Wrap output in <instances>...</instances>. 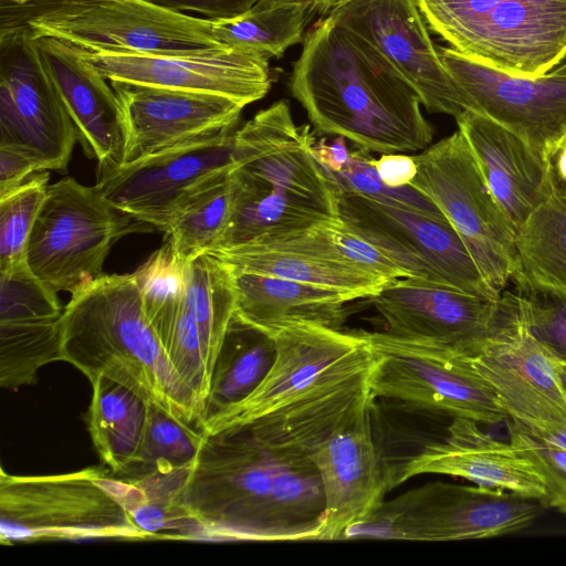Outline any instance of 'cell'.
<instances>
[{
    "label": "cell",
    "instance_id": "obj_47",
    "mask_svg": "<svg viewBox=\"0 0 566 566\" xmlns=\"http://www.w3.org/2000/svg\"><path fill=\"white\" fill-rule=\"evenodd\" d=\"M269 2L275 3H289V4H298L304 6L315 13H317L318 9L327 1V0H264Z\"/></svg>",
    "mask_w": 566,
    "mask_h": 566
},
{
    "label": "cell",
    "instance_id": "obj_32",
    "mask_svg": "<svg viewBox=\"0 0 566 566\" xmlns=\"http://www.w3.org/2000/svg\"><path fill=\"white\" fill-rule=\"evenodd\" d=\"M185 303L197 323L212 371L226 331L237 310V291L231 270L209 253L187 262Z\"/></svg>",
    "mask_w": 566,
    "mask_h": 566
},
{
    "label": "cell",
    "instance_id": "obj_39",
    "mask_svg": "<svg viewBox=\"0 0 566 566\" xmlns=\"http://www.w3.org/2000/svg\"><path fill=\"white\" fill-rule=\"evenodd\" d=\"M505 423L509 441L543 475L546 495L541 505L566 513V448L533 434L510 418Z\"/></svg>",
    "mask_w": 566,
    "mask_h": 566
},
{
    "label": "cell",
    "instance_id": "obj_23",
    "mask_svg": "<svg viewBox=\"0 0 566 566\" xmlns=\"http://www.w3.org/2000/svg\"><path fill=\"white\" fill-rule=\"evenodd\" d=\"M123 107L124 164L189 140L235 128L244 106L226 96L111 82ZM123 164V165H124Z\"/></svg>",
    "mask_w": 566,
    "mask_h": 566
},
{
    "label": "cell",
    "instance_id": "obj_40",
    "mask_svg": "<svg viewBox=\"0 0 566 566\" xmlns=\"http://www.w3.org/2000/svg\"><path fill=\"white\" fill-rule=\"evenodd\" d=\"M533 334L566 358V292L541 286L515 285Z\"/></svg>",
    "mask_w": 566,
    "mask_h": 566
},
{
    "label": "cell",
    "instance_id": "obj_41",
    "mask_svg": "<svg viewBox=\"0 0 566 566\" xmlns=\"http://www.w3.org/2000/svg\"><path fill=\"white\" fill-rule=\"evenodd\" d=\"M81 0H0V35L9 34Z\"/></svg>",
    "mask_w": 566,
    "mask_h": 566
},
{
    "label": "cell",
    "instance_id": "obj_4",
    "mask_svg": "<svg viewBox=\"0 0 566 566\" xmlns=\"http://www.w3.org/2000/svg\"><path fill=\"white\" fill-rule=\"evenodd\" d=\"M266 333L276 347L268 375L203 433L256 422L273 437H312L370 398L375 355L363 331L295 323Z\"/></svg>",
    "mask_w": 566,
    "mask_h": 566
},
{
    "label": "cell",
    "instance_id": "obj_29",
    "mask_svg": "<svg viewBox=\"0 0 566 566\" xmlns=\"http://www.w3.org/2000/svg\"><path fill=\"white\" fill-rule=\"evenodd\" d=\"M91 384L87 428L93 444L103 465L114 474L125 473L135 463L143 441L148 402L104 376Z\"/></svg>",
    "mask_w": 566,
    "mask_h": 566
},
{
    "label": "cell",
    "instance_id": "obj_46",
    "mask_svg": "<svg viewBox=\"0 0 566 566\" xmlns=\"http://www.w3.org/2000/svg\"><path fill=\"white\" fill-rule=\"evenodd\" d=\"M553 166L558 185L566 189V140L553 158Z\"/></svg>",
    "mask_w": 566,
    "mask_h": 566
},
{
    "label": "cell",
    "instance_id": "obj_42",
    "mask_svg": "<svg viewBox=\"0 0 566 566\" xmlns=\"http://www.w3.org/2000/svg\"><path fill=\"white\" fill-rule=\"evenodd\" d=\"M178 12H197L208 19H222L240 14L258 0H144Z\"/></svg>",
    "mask_w": 566,
    "mask_h": 566
},
{
    "label": "cell",
    "instance_id": "obj_43",
    "mask_svg": "<svg viewBox=\"0 0 566 566\" xmlns=\"http://www.w3.org/2000/svg\"><path fill=\"white\" fill-rule=\"evenodd\" d=\"M35 171L41 170L30 157L0 146V196L23 184Z\"/></svg>",
    "mask_w": 566,
    "mask_h": 566
},
{
    "label": "cell",
    "instance_id": "obj_7",
    "mask_svg": "<svg viewBox=\"0 0 566 566\" xmlns=\"http://www.w3.org/2000/svg\"><path fill=\"white\" fill-rule=\"evenodd\" d=\"M451 49L511 75L536 77L566 56V0H415Z\"/></svg>",
    "mask_w": 566,
    "mask_h": 566
},
{
    "label": "cell",
    "instance_id": "obj_28",
    "mask_svg": "<svg viewBox=\"0 0 566 566\" xmlns=\"http://www.w3.org/2000/svg\"><path fill=\"white\" fill-rule=\"evenodd\" d=\"M232 271L272 275L370 297L387 282L361 268L306 253L280 251L259 245H240L209 252Z\"/></svg>",
    "mask_w": 566,
    "mask_h": 566
},
{
    "label": "cell",
    "instance_id": "obj_1",
    "mask_svg": "<svg viewBox=\"0 0 566 566\" xmlns=\"http://www.w3.org/2000/svg\"><path fill=\"white\" fill-rule=\"evenodd\" d=\"M182 504L200 541H317L325 495L307 453L229 427L205 433Z\"/></svg>",
    "mask_w": 566,
    "mask_h": 566
},
{
    "label": "cell",
    "instance_id": "obj_14",
    "mask_svg": "<svg viewBox=\"0 0 566 566\" xmlns=\"http://www.w3.org/2000/svg\"><path fill=\"white\" fill-rule=\"evenodd\" d=\"M29 28L87 52L186 55L229 48L213 35L210 19L144 0H81Z\"/></svg>",
    "mask_w": 566,
    "mask_h": 566
},
{
    "label": "cell",
    "instance_id": "obj_30",
    "mask_svg": "<svg viewBox=\"0 0 566 566\" xmlns=\"http://www.w3.org/2000/svg\"><path fill=\"white\" fill-rule=\"evenodd\" d=\"M558 184V182H557ZM514 285L566 292V189L557 185L516 231Z\"/></svg>",
    "mask_w": 566,
    "mask_h": 566
},
{
    "label": "cell",
    "instance_id": "obj_24",
    "mask_svg": "<svg viewBox=\"0 0 566 566\" xmlns=\"http://www.w3.org/2000/svg\"><path fill=\"white\" fill-rule=\"evenodd\" d=\"M46 72L74 123L85 154L96 159L98 176L124 164L127 128L119 98L112 85L72 44L36 36Z\"/></svg>",
    "mask_w": 566,
    "mask_h": 566
},
{
    "label": "cell",
    "instance_id": "obj_21",
    "mask_svg": "<svg viewBox=\"0 0 566 566\" xmlns=\"http://www.w3.org/2000/svg\"><path fill=\"white\" fill-rule=\"evenodd\" d=\"M368 298L386 334L453 349L488 335L501 307V296L489 298L413 277L391 280Z\"/></svg>",
    "mask_w": 566,
    "mask_h": 566
},
{
    "label": "cell",
    "instance_id": "obj_44",
    "mask_svg": "<svg viewBox=\"0 0 566 566\" xmlns=\"http://www.w3.org/2000/svg\"><path fill=\"white\" fill-rule=\"evenodd\" d=\"M375 166L381 180L389 187L410 185L417 175V165L410 155L384 154L375 159Z\"/></svg>",
    "mask_w": 566,
    "mask_h": 566
},
{
    "label": "cell",
    "instance_id": "obj_45",
    "mask_svg": "<svg viewBox=\"0 0 566 566\" xmlns=\"http://www.w3.org/2000/svg\"><path fill=\"white\" fill-rule=\"evenodd\" d=\"M312 151L322 169L326 172H338L347 163L350 150L343 137H336L332 143L323 138L312 146Z\"/></svg>",
    "mask_w": 566,
    "mask_h": 566
},
{
    "label": "cell",
    "instance_id": "obj_6",
    "mask_svg": "<svg viewBox=\"0 0 566 566\" xmlns=\"http://www.w3.org/2000/svg\"><path fill=\"white\" fill-rule=\"evenodd\" d=\"M148 541L130 517L120 478L105 465L51 475L0 473L1 544Z\"/></svg>",
    "mask_w": 566,
    "mask_h": 566
},
{
    "label": "cell",
    "instance_id": "obj_17",
    "mask_svg": "<svg viewBox=\"0 0 566 566\" xmlns=\"http://www.w3.org/2000/svg\"><path fill=\"white\" fill-rule=\"evenodd\" d=\"M438 51L465 95L468 111L499 123L553 161L566 140V75L549 71L536 77L515 76L451 48Z\"/></svg>",
    "mask_w": 566,
    "mask_h": 566
},
{
    "label": "cell",
    "instance_id": "obj_36",
    "mask_svg": "<svg viewBox=\"0 0 566 566\" xmlns=\"http://www.w3.org/2000/svg\"><path fill=\"white\" fill-rule=\"evenodd\" d=\"M186 264L166 241L132 273L153 326L174 315L184 302Z\"/></svg>",
    "mask_w": 566,
    "mask_h": 566
},
{
    "label": "cell",
    "instance_id": "obj_35",
    "mask_svg": "<svg viewBox=\"0 0 566 566\" xmlns=\"http://www.w3.org/2000/svg\"><path fill=\"white\" fill-rule=\"evenodd\" d=\"M48 170L35 171L23 184L0 196V273L25 262L29 239L44 201Z\"/></svg>",
    "mask_w": 566,
    "mask_h": 566
},
{
    "label": "cell",
    "instance_id": "obj_5",
    "mask_svg": "<svg viewBox=\"0 0 566 566\" xmlns=\"http://www.w3.org/2000/svg\"><path fill=\"white\" fill-rule=\"evenodd\" d=\"M61 332L62 360L90 381L109 378L180 421L198 426L202 403L168 357L133 274H103L72 294Z\"/></svg>",
    "mask_w": 566,
    "mask_h": 566
},
{
    "label": "cell",
    "instance_id": "obj_20",
    "mask_svg": "<svg viewBox=\"0 0 566 566\" xmlns=\"http://www.w3.org/2000/svg\"><path fill=\"white\" fill-rule=\"evenodd\" d=\"M78 51L109 82L216 94L244 107L263 98L272 83L268 59L231 46L186 55Z\"/></svg>",
    "mask_w": 566,
    "mask_h": 566
},
{
    "label": "cell",
    "instance_id": "obj_38",
    "mask_svg": "<svg viewBox=\"0 0 566 566\" xmlns=\"http://www.w3.org/2000/svg\"><path fill=\"white\" fill-rule=\"evenodd\" d=\"M56 294L33 274L27 261L0 273V324L60 319L64 308Z\"/></svg>",
    "mask_w": 566,
    "mask_h": 566
},
{
    "label": "cell",
    "instance_id": "obj_15",
    "mask_svg": "<svg viewBox=\"0 0 566 566\" xmlns=\"http://www.w3.org/2000/svg\"><path fill=\"white\" fill-rule=\"evenodd\" d=\"M76 140L32 30L0 35V146L27 155L39 170L64 171Z\"/></svg>",
    "mask_w": 566,
    "mask_h": 566
},
{
    "label": "cell",
    "instance_id": "obj_34",
    "mask_svg": "<svg viewBox=\"0 0 566 566\" xmlns=\"http://www.w3.org/2000/svg\"><path fill=\"white\" fill-rule=\"evenodd\" d=\"M205 433L159 406L148 402L143 441L135 463L122 476L148 472L171 473L192 467Z\"/></svg>",
    "mask_w": 566,
    "mask_h": 566
},
{
    "label": "cell",
    "instance_id": "obj_10",
    "mask_svg": "<svg viewBox=\"0 0 566 566\" xmlns=\"http://www.w3.org/2000/svg\"><path fill=\"white\" fill-rule=\"evenodd\" d=\"M410 182L428 196L458 232L483 277L499 293L517 269L516 229L491 191L460 130L413 156Z\"/></svg>",
    "mask_w": 566,
    "mask_h": 566
},
{
    "label": "cell",
    "instance_id": "obj_25",
    "mask_svg": "<svg viewBox=\"0 0 566 566\" xmlns=\"http://www.w3.org/2000/svg\"><path fill=\"white\" fill-rule=\"evenodd\" d=\"M455 122L491 191L517 231L556 189L553 161L480 113L465 111Z\"/></svg>",
    "mask_w": 566,
    "mask_h": 566
},
{
    "label": "cell",
    "instance_id": "obj_49",
    "mask_svg": "<svg viewBox=\"0 0 566 566\" xmlns=\"http://www.w3.org/2000/svg\"><path fill=\"white\" fill-rule=\"evenodd\" d=\"M557 368H558V373H559V377L563 382V386L566 389V358L565 357L559 356V361H558Z\"/></svg>",
    "mask_w": 566,
    "mask_h": 566
},
{
    "label": "cell",
    "instance_id": "obj_13",
    "mask_svg": "<svg viewBox=\"0 0 566 566\" xmlns=\"http://www.w3.org/2000/svg\"><path fill=\"white\" fill-rule=\"evenodd\" d=\"M374 350L370 396L411 410L467 418L484 424L509 415L493 387L450 347L413 343L385 332H364Z\"/></svg>",
    "mask_w": 566,
    "mask_h": 566
},
{
    "label": "cell",
    "instance_id": "obj_48",
    "mask_svg": "<svg viewBox=\"0 0 566 566\" xmlns=\"http://www.w3.org/2000/svg\"><path fill=\"white\" fill-rule=\"evenodd\" d=\"M350 0H327L317 11L322 17H326L335 11L337 8L344 6Z\"/></svg>",
    "mask_w": 566,
    "mask_h": 566
},
{
    "label": "cell",
    "instance_id": "obj_9",
    "mask_svg": "<svg viewBox=\"0 0 566 566\" xmlns=\"http://www.w3.org/2000/svg\"><path fill=\"white\" fill-rule=\"evenodd\" d=\"M154 230L112 205L96 186L64 178L48 186L29 239L27 264L54 292L72 295L104 274L105 259L117 240Z\"/></svg>",
    "mask_w": 566,
    "mask_h": 566
},
{
    "label": "cell",
    "instance_id": "obj_19",
    "mask_svg": "<svg viewBox=\"0 0 566 566\" xmlns=\"http://www.w3.org/2000/svg\"><path fill=\"white\" fill-rule=\"evenodd\" d=\"M373 402L352 410L308 454L319 472L325 495L317 541L345 538L385 502L389 490L371 430Z\"/></svg>",
    "mask_w": 566,
    "mask_h": 566
},
{
    "label": "cell",
    "instance_id": "obj_3",
    "mask_svg": "<svg viewBox=\"0 0 566 566\" xmlns=\"http://www.w3.org/2000/svg\"><path fill=\"white\" fill-rule=\"evenodd\" d=\"M314 143L284 99L235 130L232 211L213 250L271 244L340 221L335 187L313 155Z\"/></svg>",
    "mask_w": 566,
    "mask_h": 566
},
{
    "label": "cell",
    "instance_id": "obj_18",
    "mask_svg": "<svg viewBox=\"0 0 566 566\" xmlns=\"http://www.w3.org/2000/svg\"><path fill=\"white\" fill-rule=\"evenodd\" d=\"M328 15L379 51L417 91L428 112L457 118L469 109L415 0H350Z\"/></svg>",
    "mask_w": 566,
    "mask_h": 566
},
{
    "label": "cell",
    "instance_id": "obj_22",
    "mask_svg": "<svg viewBox=\"0 0 566 566\" xmlns=\"http://www.w3.org/2000/svg\"><path fill=\"white\" fill-rule=\"evenodd\" d=\"M447 432L442 440L428 442L395 465L385 467L388 490L418 474L437 473L543 502V475L510 441L495 439L467 418H452Z\"/></svg>",
    "mask_w": 566,
    "mask_h": 566
},
{
    "label": "cell",
    "instance_id": "obj_37",
    "mask_svg": "<svg viewBox=\"0 0 566 566\" xmlns=\"http://www.w3.org/2000/svg\"><path fill=\"white\" fill-rule=\"evenodd\" d=\"M324 172L337 188L448 220L439 207L413 186H387L376 169L375 158L366 150H352L347 163L338 172Z\"/></svg>",
    "mask_w": 566,
    "mask_h": 566
},
{
    "label": "cell",
    "instance_id": "obj_8",
    "mask_svg": "<svg viewBox=\"0 0 566 566\" xmlns=\"http://www.w3.org/2000/svg\"><path fill=\"white\" fill-rule=\"evenodd\" d=\"M453 350L493 387L510 419L566 448L559 355L533 334L518 294L502 292L491 332Z\"/></svg>",
    "mask_w": 566,
    "mask_h": 566
},
{
    "label": "cell",
    "instance_id": "obj_26",
    "mask_svg": "<svg viewBox=\"0 0 566 566\" xmlns=\"http://www.w3.org/2000/svg\"><path fill=\"white\" fill-rule=\"evenodd\" d=\"M231 272L237 291L235 313L265 332L295 323L340 329L348 316L346 304L358 298L353 293L331 287L251 272Z\"/></svg>",
    "mask_w": 566,
    "mask_h": 566
},
{
    "label": "cell",
    "instance_id": "obj_2",
    "mask_svg": "<svg viewBox=\"0 0 566 566\" xmlns=\"http://www.w3.org/2000/svg\"><path fill=\"white\" fill-rule=\"evenodd\" d=\"M319 134L368 153L424 150L433 129L417 91L368 41L332 15L305 34L290 78Z\"/></svg>",
    "mask_w": 566,
    "mask_h": 566
},
{
    "label": "cell",
    "instance_id": "obj_11",
    "mask_svg": "<svg viewBox=\"0 0 566 566\" xmlns=\"http://www.w3.org/2000/svg\"><path fill=\"white\" fill-rule=\"evenodd\" d=\"M539 502L485 485L432 482L381 506L346 537L407 541L492 538L527 528Z\"/></svg>",
    "mask_w": 566,
    "mask_h": 566
},
{
    "label": "cell",
    "instance_id": "obj_31",
    "mask_svg": "<svg viewBox=\"0 0 566 566\" xmlns=\"http://www.w3.org/2000/svg\"><path fill=\"white\" fill-rule=\"evenodd\" d=\"M313 14L315 12L304 6L258 0L240 14L210 20L212 33L220 43L270 60L303 42L305 27Z\"/></svg>",
    "mask_w": 566,
    "mask_h": 566
},
{
    "label": "cell",
    "instance_id": "obj_27",
    "mask_svg": "<svg viewBox=\"0 0 566 566\" xmlns=\"http://www.w3.org/2000/svg\"><path fill=\"white\" fill-rule=\"evenodd\" d=\"M276 357L273 337L233 314L211 371L198 428L205 431L224 411L247 399Z\"/></svg>",
    "mask_w": 566,
    "mask_h": 566
},
{
    "label": "cell",
    "instance_id": "obj_12",
    "mask_svg": "<svg viewBox=\"0 0 566 566\" xmlns=\"http://www.w3.org/2000/svg\"><path fill=\"white\" fill-rule=\"evenodd\" d=\"M335 191L343 224L387 255L407 277L489 298L501 296L448 220L337 187Z\"/></svg>",
    "mask_w": 566,
    "mask_h": 566
},
{
    "label": "cell",
    "instance_id": "obj_16",
    "mask_svg": "<svg viewBox=\"0 0 566 566\" xmlns=\"http://www.w3.org/2000/svg\"><path fill=\"white\" fill-rule=\"evenodd\" d=\"M235 129L189 140L98 176L103 197L135 219L167 231L186 201L234 167Z\"/></svg>",
    "mask_w": 566,
    "mask_h": 566
},
{
    "label": "cell",
    "instance_id": "obj_33",
    "mask_svg": "<svg viewBox=\"0 0 566 566\" xmlns=\"http://www.w3.org/2000/svg\"><path fill=\"white\" fill-rule=\"evenodd\" d=\"M232 169L192 195L165 232L167 241L182 262L187 263L210 252L221 240L233 205Z\"/></svg>",
    "mask_w": 566,
    "mask_h": 566
},
{
    "label": "cell",
    "instance_id": "obj_50",
    "mask_svg": "<svg viewBox=\"0 0 566 566\" xmlns=\"http://www.w3.org/2000/svg\"><path fill=\"white\" fill-rule=\"evenodd\" d=\"M552 71L560 75H566V63L553 69Z\"/></svg>",
    "mask_w": 566,
    "mask_h": 566
}]
</instances>
